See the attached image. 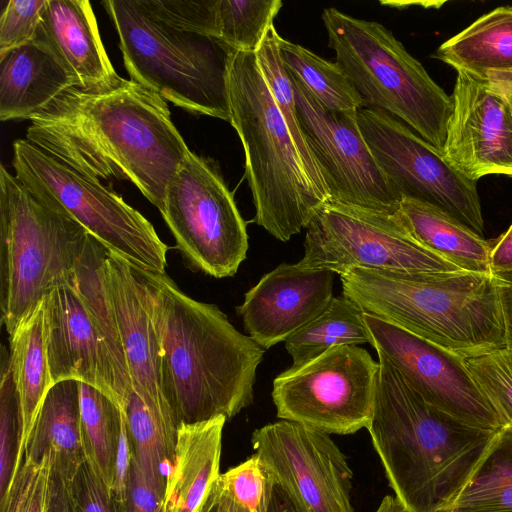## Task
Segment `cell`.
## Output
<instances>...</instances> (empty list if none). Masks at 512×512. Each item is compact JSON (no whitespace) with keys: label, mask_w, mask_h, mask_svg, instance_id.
Returning <instances> with one entry per match:
<instances>
[{"label":"cell","mask_w":512,"mask_h":512,"mask_svg":"<svg viewBox=\"0 0 512 512\" xmlns=\"http://www.w3.org/2000/svg\"><path fill=\"white\" fill-rule=\"evenodd\" d=\"M29 121L30 143L85 176L132 182L159 211L190 151L166 101L119 75L69 87Z\"/></svg>","instance_id":"1"},{"label":"cell","mask_w":512,"mask_h":512,"mask_svg":"<svg viewBox=\"0 0 512 512\" xmlns=\"http://www.w3.org/2000/svg\"><path fill=\"white\" fill-rule=\"evenodd\" d=\"M132 268L158 340L162 390L179 425L228 420L251 405L265 349L166 273Z\"/></svg>","instance_id":"2"},{"label":"cell","mask_w":512,"mask_h":512,"mask_svg":"<svg viewBox=\"0 0 512 512\" xmlns=\"http://www.w3.org/2000/svg\"><path fill=\"white\" fill-rule=\"evenodd\" d=\"M367 430L395 497L409 512H444L468 483L498 431L466 425L428 404L377 352Z\"/></svg>","instance_id":"3"},{"label":"cell","mask_w":512,"mask_h":512,"mask_svg":"<svg viewBox=\"0 0 512 512\" xmlns=\"http://www.w3.org/2000/svg\"><path fill=\"white\" fill-rule=\"evenodd\" d=\"M343 296L463 359L506 347L495 273L411 274L356 268L340 275Z\"/></svg>","instance_id":"4"},{"label":"cell","mask_w":512,"mask_h":512,"mask_svg":"<svg viewBox=\"0 0 512 512\" xmlns=\"http://www.w3.org/2000/svg\"><path fill=\"white\" fill-rule=\"evenodd\" d=\"M226 80L230 123L244 149L256 210L253 222L286 242L330 200L310 179L255 53L231 50Z\"/></svg>","instance_id":"5"},{"label":"cell","mask_w":512,"mask_h":512,"mask_svg":"<svg viewBox=\"0 0 512 512\" xmlns=\"http://www.w3.org/2000/svg\"><path fill=\"white\" fill-rule=\"evenodd\" d=\"M89 236L0 166V311L9 336L52 288L72 281Z\"/></svg>","instance_id":"6"},{"label":"cell","mask_w":512,"mask_h":512,"mask_svg":"<svg viewBox=\"0 0 512 512\" xmlns=\"http://www.w3.org/2000/svg\"><path fill=\"white\" fill-rule=\"evenodd\" d=\"M102 5L116 28L131 80L193 114L230 122L228 47L160 18L142 0Z\"/></svg>","instance_id":"7"},{"label":"cell","mask_w":512,"mask_h":512,"mask_svg":"<svg viewBox=\"0 0 512 512\" xmlns=\"http://www.w3.org/2000/svg\"><path fill=\"white\" fill-rule=\"evenodd\" d=\"M328 45L366 107L383 110L443 152L451 96L429 76L391 31L336 8L322 13Z\"/></svg>","instance_id":"8"},{"label":"cell","mask_w":512,"mask_h":512,"mask_svg":"<svg viewBox=\"0 0 512 512\" xmlns=\"http://www.w3.org/2000/svg\"><path fill=\"white\" fill-rule=\"evenodd\" d=\"M15 176L130 266L165 273L167 245L153 225L98 179L70 168L26 139L13 143Z\"/></svg>","instance_id":"9"},{"label":"cell","mask_w":512,"mask_h":512,"mask_svg":"<svg viewBox=\"0 0 512 512\" xmlns=\"http://www.w3.org/2000/svg\"><path fill=\"white\" fill-rule=\"evenodd\" d=\"M297 264L339 276L356 268L411 274L464 271L416 242L396 212L332 201L308 224L304 256Z\"/></svg>","instance_id":"10"},{"label":"cell","mask_w":512,"mask_h":512,"mask_svg":"<svg viewBox=\"0 0 512 512\" xmlns=\"http://www.w3.org/2000/svg\"><path fill=\"white\" fill-rule=\"evenodd\" d=\"M160 213L191 268L214 278L237 273L248 251L246 222L211 162L189 151Z\"/></svg>","instance_id":"11"},{"label":"cell","mask_w":512,"mask_h":512,"mask_svg":"<svg viewBox=\"0 0 512 512\" xmlns=\"http://www.w3.org/2000/svg\"><path fill=\"white\" fill-rule=\"evenodd\" d=\"M379 362L357 345L333 347L275 377L277 417L337 435L367 428L373 414Z\"/></svg>","instance_id":"12"},{"label":"cell","mask_w":512,"mask_h":512,"mask_svg":"<svg viewBox=\"0 0 512 512\" xmlns=\"http://www.w3.org/2000/svg\"><path fill=\"white\" fill-rule=\"evenodd\" d=\"M357 121L375 160L402 198L432 204L483 236L477 182L462 175L441 151L391 114L362 107Z\"/></svg>","instance_id":"13"},{"label":"cell","mask_w":512,"mask_h":512,"mask_svg":"<svg viewBox=\"0 0 512 512\" xmlns=\"http://www.w3.org/2000/svg\"><path fill=\"white\" fill-rule=\"evenodd\" d=\"M289 75L302 132L320 167L331 201L395 213L402 197L365 141L357 111L325 108L299 79Z\"/></svg>","instance_id":"14"},{"label":"cell","mask_w":512,"mask_h":512,"mask_svg":"<svg viewBox=\"0 0 512 512\" xmlns=\"http://www.w3.org/2000/svg\"><path fill=\"white\" fill-rule=\"evenodd\" d=\"M251 442L301 512H354L353 472L329 434L280 420L256 429Z\"/></svg>","instance_id":"15"},{"label":"cell","mask_w":512,"mask_h":512,"mask_svg":"<svg viewBox=\"0 0 512 512\" xmlns=\"http://www.w3.org/2000/svg\"><path fill=\"white\" fill-rule=\"evenodd\" d=\"M364 320L376 352L428 404L475 428L498 431L504 427L463 358L382 318L365 313Z\"/></svg>","instance_id":"16"},{"label":"cell","mask_w":512,"mask_h":512,"mask_svg":"<svg viewBox=\"0 0 512 512\" xmlns=\"http://www.w3.org/2000/svg\"><path fill=\"white\" fill-rule=\"evenodd\" d=\"M451 99L445 159L475 182L492 174L512 177L510 89L457 72Z\"/></svg>","instance_id":"17"},{"label":"cell","mask_w":512,"mask_h":512,"mask_svg":"<svg viewBox=\"0 0 512 512\" xmlns=\"http://www.w3.org/2000/svg\"><path fill=\"white\" fill-rule=\"evenodd\" d=\"M335 273L282 263L244 295L236 307L245 330L263 349L285 342L331 303Z\"/></svg>","instance_id":"18"},{"label":"cell","mask_w":512,"mask_h":512,"mask_svg":"<svg viewBox=\"0 0 512 512\" xmlns=\"http://www.w3.org/2000/svg\"><path fill=\"white\" fill-rule=\"evenodd\" d=\"M102 270L132 389L165 426L178 431L162 390L159 345L141 281L129 264L107 249Z\"/></svg>","instance_id":"19"},{"label":"cell","mask_w":512,"mask_h":512,"mask_svg":"<svg viewBox=\"0 0 512 512\" xmlns=\"http://www.w3.org/2000/svg\"><path fill=\"white\" fill-rule=\"evenodd\" d=\"M44 314L52 385L74 379L100 389L117 403L111 363L73 279L45 295Z\"/></svg>","instance_id":"20"},{"label":"cell","mask_w":512,"mask_h":512,"mask_svg":"<svg viewBox=\"0 0 512 512\" xmlns=\"http://www.w3.org/2000/svg\"><path fill=\"white\" fill-rule=\"evenodd\" d=\"M34 40L49 48L80 86L117 76L88 0H46Z\"/></svg>","instance_id":"21"},{"label":"cell","mask_w":512,"mask_h":512,"mask_svg":"<svg viewBox=\"0 0 512 512\" xmlns=\"http://www.w3.org/2000/svg\"><path fill=\"white\" fill-rule=\"evenodd\" d=\"M79 85L54 53L33 40L0 56V120L27 119Z\"/></svg>","instance_id":"22"},{"label":"cell","mask_w":512,"mask_h":512,"mask_svg":"<svg viewBox=\"0 0 512 512\" xmlns=\"http://www.w3.org/2000/svg\"><path fill=\"white\" fill-rule=\"evenodd\" d=\"M218 416L178 427L174 458L166 477L162 512H199L220 475L222 431Z\"/></svg>","instance_id":"23"},{"label":"cell","mask_w":512,"mask_h":512,"mask_svg":"<svg viewBox=\"0 0 512 512\" xmlns=\"http://www.w3.org/2000/svg\"><path fill=\"white\" fill-rule=\"evenodd\" d=\"M79 383L68 379L49 388L25 443L22 459L39 464L48 458L51 469L67 481L73 479L86 461Z\"/></svg>","instance_id":"24"},{"label":"cell","mask_w":512,"mask_h":512,"mask_svg":"<svg viewBox=\"0 0 512 512\" xmlns=\"http://www.w3.org/2000/svg\"><path fill=\"white\" fill-rule=\"evenodd\" d=\"M433 57L457 72L510 89L512 86V7L500 6L480 16L442 43Z\"/></svg>","instance_id":"25"},{"label":"cell","mask_w":512,"mask_h":512,"mask_svg":"<svg viewBox=\"0 0 512 512\" xmlns=\"http://www.w3.org/2000/svg\"><path fill=\"white\" fill-rule=\"evenodd\" d=\"M396 215L422 247L467 272L492 274V241H487L444 210L403 197Z\"/></svg>","instance_id":"26"},{"label":"cell","mask_w":512,"mask_h":512,"mask_svg":"<svg viewBox=\"0 0 512 512\" xmlns=\"http://www.w3.org/2000/svg\"><path fill=\"white\" fill-rule=\"evenodd\" d=\"M9 337L11 369L22 414V462L25 443L45 395L52 386L45 343L44 299Z\"/></svg>","instance_id":"27"},{"label":"cell","mask_w":512,"mask_h":512,"mask_svg":"<svg viewBox=\"0 0 512 512\" xmlns=\"http://www.w3.org/2000/svg\"><path fill=\"white\" fill-rule=\"evenodd\" d=\"M365 312L345 296L334 297L317 318L285 341L292 366L301 365L342 345L371 344Z\"/></svg>","instance_id":"28"},{"label":"cell","mask_w":512,"mask_h":512,"mask_svg":"<svg viewBox=\"0 0 512 512\" xmlns=\"http://www.w3.org/2000/svg\"><path fill=\"white\" fill-rule=\"evenodd\" d=\"M444 512H512V428L498 431L477 470Z\"/></svg>","instance_id":"29"},{"label":"cell","mask_w":512,"mask_h":512,"mask_svg":"<svg viewBox=\"0 0 512 512\" xmlns=\"http://www.w3.org/2000/svg\"><path fill=\"white\" fill-rule=\"evenodd\" d=\"M79 390L86 460L111 491L121 434L122 410L111 397L94 386L80 382Z\"/></svg>","instance_id":"30"},{"label":"cell","mask_w":512,"mask_h":512,"mask_svg":"<svg viewBox=\"0 0 512 512\" xmlns=\"http://www.w3.org/2000/svg\"><path fill=\"white\" fill-rule=\"evenodd\" d=\"M280 52L287 71L299 79L325 108L356 112L366 107L365 101L336 62L328 61L283 38Z\"/></svg>","instance_id":"31"},{"label":"cell","mask_w":512,"mask_h":512,"mask_svg":"<svg viewBox=\"0 0 512 512\" xmlns=\"http://www.w3.org/2000/svg\"><path fill=\"white\" fill-rule=\"evenodd\" d=\"M281 39L275 26L272 25L255 52L258 66L278 110L287 124L310 179L317 189L331 201L320 167L306 143L300 126L293 84L280 52Z\"/></svg>","instance_id":"32"},{"label":"cell","mask_w":512,"mask_h":512,"mask_svg":"<svg viewBox=\"0 0 512 512\" xmlns=\"http://www.w3.org/2000/svg\"><path fill=\"white\" fill-rule=\"evenodd\" d=\"M276 482L258 454L220 473L211 493L225 512H268Z\"/></svg>","instance_id":"33"},{"label":"cell","mask_w":512,"mask_h":512,"mask_svg":"<svg viewBox=\"0 0 512 512\" xmlns=\"http://www.w3.org/2000/svg\"><path fill=\"white\" fill-rule=\"evenodd\" d=\"M282 5L280 0H217L218 40L232 51L255 53Z\"/></svg>","instance_id":"34"},{"label":"cell","mask_w":512,"mask_h":512,"mask_svg":"<svg viewBox=\"0 0 512 512\" xmlns=\"http://www.w3.org/2000/svg\"><path fill=\"white\" fill-rule=\"evenodd\" d=\"M22 414L5 345L0 360V504L8 495L21 465Z\"/></svg>","instance_id":"35"},{"label":"cell","mask_w":512,"mask_h":512,"mask_svg":"<svg viewBox=\"0 0 512 512\" xmlns=\"http://www.w3.org/2000/svg\"><path fill=\"white\" fill-rule=\"evenodd\" d=\"M464 361L504 426L512 428V348L503 347Z\"/></svg>","instance_id":"36"},{"label":"cell","mask_w":512,"mask_h":512,"mask_svg":"<svg viewBox=\"0 0 512 512\" xmlns=\"http://www.w3.org/2000/svg\"><path fill=\"white\" fill-rule=\"evenodd\" d=\"M160 18L188 31L218 39L217 0H142Z\"/></svg>","instance_id":"37"},{"label":"cell","mask_w":512,"mask_h":512,"mask_svg":"<svg viewBox=\"0 0 512 512\" xmlns=\"http://www.w3.org/2000/svg\"><path fill=\"white\" fill-rule=\"evenodd\" d=\"M46 0H9L0 17V56L34 40Z\"/></svg>","instance_id":"38"},{"label":"cell","mask_w":512,"mask_h":512,"mask_svg":"<svg viewBox=\"0 0 512 512\" xmlns=\"http://www.w3.org/2000/svg\"><path fill=\"white\" fill-rule=\"evenodd\" d=\"M69 491L72 512H121L110 489L87 460L69 481Z\"/></svg>","instance_id":"39"},{"label":"cell","mask_w":512,"mask_h":512,"mask_svg":"<svg viewBox=\"0 0 512 512\" xmlns=\"http://www.w3.org/2000/svg\"><path fill=\"white\" fill-rule=\"evenodd\" d=\"M163 494L158 492L132 460L123 512H162Z\"/></svg>","instance_id":"40"},{"label":"cell","mask_w":512,"mask_h":512,"mask_svg":"<svg viewBox=\"0 0 512 512\" xmlns=\"http://www.w3.org/2000/svg\"><path fill=\"white\" fill-rule=\"evenodd\" d=\"M132 460V445L122 412V426L117 451L115 475L113 485L111 487V494L120 507L121 512H123L126 502Z\"/></svg>","instance_id":"41"},{"label":"cell","mask_w":512,"mask_h":512,"mask_svg":"<svg viewBox=\"0 0 512 512\" xmlns=\"http://www.w3.org/2000/svg\"><path fill=\"white\" fill-rule=\"evenodd\" d=\"M51 464L45 458L37 465L24 512H46Z\"/></svg>","instance_id":"42"},{"label":"cell","mask_w":512,"mask_h":512,"mask_svg":"<svg viewBox=\"0 0 512 512\" xmlns=\"http://www.w3.org/2000/svg\"><path fill=\"white\" fill-rule=\"evenodd\" d=\"M46 512H72L69 481L51 469Z\"/></svg>","instance_id":"43"},{"label":"cell","mask_w":512,"mask_h":512,"mask_svg":"<svg viewBox=\"0 0 512 512\" xmlns=\"http://www.w3.org/2000/svg\"><path fill=\"white\" fill-rule=\"evenodd\" d=\"M491 269L493 273L512 271V224L505 233L492 241Z\"/></svg>","instance_id":"44"},{"label":"cell","mask_w":512,"mask_h":512,"mask_svg":"<svg viewBox=\"0 0 512 512\" xmlns=\"http://www.w3.org/2000/svg\"><path fill=\"white\" fill-rule=\"evenodd\" d=\"M495 274L499 280L506 347L512 348V271Z\"/></svg>","instance_id":"45"},{"label":"cell","mask_w":512,"mask_h":512,"mask_svg":"<svg viewBox=\"0 0 512 512\" xmlns=\"http://www.w3.org/2000/svg\"><path fill=\"white\" fill-rule=\"evenodd\" d=\"M268 512H301L282 487L275 484Z\"/></svg>","instance_id":"46"},{"label":"cell","mask_w":512,"mask_h":512,"mask_svg":"<svg viewBox=\"0 0 512 512\" xmlns=\"http://www.w3.org/2000/svg\"><path fill=\"white\" fill-rule=\"evenodd\" d=\"M375 512H409L400 502L394 497L387 495L385 496L379 507Z\"/></svg>","instance_id":"47"},{"label":"cell","mask_w":512,"mask_h":512,"mask_svg":"<svg viewBox=\"0 0 512 512\" xmlns=\"http://www.w3.org/2000/svg\"><path fill=\"white\" fill-rule=\"evenodd\" d=\"M199 512H225L215 500L211 491L208 493Z\"/></svg>","instance_id":"48"},{"label":"cell","mask_w":512,"mask_h":512,"mask_svg":"<svg viewBox=\"0 0 512 512\" xmlns=\"http://www.w3.org/2000/svg\"><path fill=\"white\" fill-rule=\"evenodd\" d=\"M510 96H511V98H512V86H511V88H510Z\"/></svg>","instance_id":"49"}]
</instances>
